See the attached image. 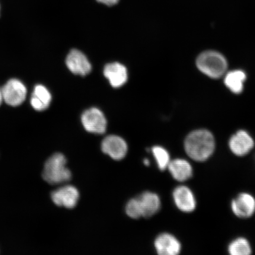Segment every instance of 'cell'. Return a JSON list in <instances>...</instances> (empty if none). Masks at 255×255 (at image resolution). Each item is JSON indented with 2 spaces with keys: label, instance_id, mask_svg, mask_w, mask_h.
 Returning <instances> with one entry per match:
<instances>
[{
  "label": "cell",
  "instance_id": "1",
  "mask_svg": "<svg viewBox=\"0 0 255 255\" xmlns=\"http://www.w3.org/2000/svg\"><path fill=\"white\" fill-rule=\"evenodd\" d=\"M184 149L193 160L199 162L206 161L215 151V136L206 129L193 130L185 139Z\"/></svg>",
  "mask_w": 255,
  "mask_h": 255
},
{
  "label": "cell",
  "instance_id": "2",
  "mask_svg": "<svg viewBox=\"0 0 255 255\" xmlns=\"http://www.w3.org/2000/svg\"><path fill=\"white\" fill-rule=\"evenodd\" d=\"M196 65L204 75L213 79L224 75L227 71L228 62L221 53L207 50L200 54L196 60Z\"/></svg>",
  "mask_w": 255,
  "mask_h": 255
},
{
  "label": "cell",
  "instance_id": "3",
  "mask_svg": "<svg viewBox=\"0 0 255 255\" xmlns=\"http://www.w3.org/2000/svg\"><path fill=\"white\" fill-rule=\"evenodd\" d=\"M67 159L61 153H56L47 159L43 168L42 177L47 183L55 185L71 180L72 173L66 167Z\"/></svg>",
  "mask_w": 255,
  "mask_h": 255
},
{
  "label": "cell",
  "instance_id": "4",
  "mask_svg": "<svg viewBox=\"0 0 255 255\" xmlns=\"http://www.w3.org/2000/svg\"><path fill=\"white\" fill-rule=\"evenodd\" d=\"M3 101L9 106L18 107L23 103L27 96V88L20 81L12 79L1 89Z\"/></svg>",
  "mask_w": 255,
  "mask_h": 255
},
{
  "label": "cell",
  "instance_id": "5",
  "mask_svg": "<svg viewBox=\"0 0 255 255\" xmlns=\"http://www.w3.org/2000/svg\"><path fill=\"white\" fill-rule=\"evenodd\" d=\"M255 142L253 136L247 130L240 129L233 134L229 140L231 151L238 157H244L253 150Z\"/></svg>",
  "mask_w": 255,
  "mask_h": 255
},
{
  "label": "cell",
  "instance_id": "6",
  "mask_svg": "<svg viewBox=\"0 0 255 255\" xmlns=\"http://www.w3.org/2000/svg\"><path fill=\"white\" fill-rule=\"evenodd\" d=\"M81 121L83 126L88 132L103 134L106 131L107 121L103 112L92 108L83 113Z\"/></svg>",
  "mask_w": 255,
  "mask_h": 255
},
{
  "label": "cell",
  "instance_id": "7",
  "mask_svg": "<svg viewBox=\"0 0 255 255\" xmlns=\"http://www.w3.org/2000/svg\"><path fill=\"white\" fill-rule=\"evenodd\" d=\"M231 209L234 214L241 219H248L255 213V198L251 194L244 192L239 194L232 200Z\"/></svg>",
  "mask_w": 255,
  "mask_h": 255
},
{
  "label": "cell",
  "instance_id": "8",
  "mask_svg": "<svg viewBox=\"0 0 255 255\" xmlns=\"http://www.w3.org/2000/svg\"><path fill=\"white\" fill-rule=\"evenodd\" d=\"M51 198L56 206L72 209L77 205L79 193L74 186H65L53 191Z\"/></svg>",
  "mask_w": 255,
  "mask_h": 255
},
{
  "label": "cell",
  "instance_id": "9",
  "mask_svg": "<svg viewBox=\"0 0 255 255\" xmlns=\"http://www.w3.org/2000/svg\"><path fill=\"white\" fill-rule=\"evenodd\" d=\"M102 151L115 159L121 160L126 157L128 151L127 143L123 138L111 135L105 138L101 144Z\"/></svg>",
  "mask_w": 255,
  "mask_h": 255
},
{
  "label": "cell",
  "instance_id": "10",
  "mask_svg": "<svg viewBox=\"0 0 255 255\" xmlns=\"http://www.w3.org/2000/svg\"><path fill=\"white\" fill-rule=\"evenodd\" d=\"M67 67L75 75L86 76L91 72L92 66L87 56L81 51L73 49L66 57Z\"/></svg>",
  "mask_w": 255,
  "mask_h": 255
},
{
  "label": "cell",
  "instance_id": "11",
  "mask_svg": "<svg viewBox=\"0 0 255 255\" xmlns=\"http://www.w3.org/2000/svg\"><path fill=\"white\" fill-rule=\"evenodd\" d=\"M173 199L177 208L184 213L193 212L196 208V197L190 188L180 186L175 188Z\"/></svg>",
  "mask_w": 255,
  "mask_h": 255
},
{
  "label": "cell",
  "instance_id": "12",
  "mask_svg": "<svg viewBox=\"0 0 255 255\" xmlns=\"http://www.w3.org/2000/svg\"><path fill=\"white\" fill-rule=\"evenodd\" d=\"M104 74L112 87L120 88L126 84L128 80V71L125 66L122 64L114 62L105 66Z\"/></svg>",
  "mask_w": 255,
  "mask_h": 255
},
{
  "label": "cell",
  "instance_id": "13",
  "mask_svg": "<svg viewBox=\"0 0 255 255\" xmlns=\"http://www.w3.org/2000/svg\"><path fill=\"white\" fill-rule=\"evenodd\" d=\"M155 247L159 255H177L181 250L180 242L168 234L158 236L155 241Z\"/></svg>",
  "mask_w": 255,
  "mask_h": 255
},
{
  "label": "cell",
  "instance_id": "14",
  "mask_svg": "<svg viewBox=\"0 0 255 255\" xmlns=\"http://www.w3.org/2000/svg\"><path fill=\"white\" fill-rule=\"evenodd\" d=\"M167 168L172 176L179 182L189 180L193 175L192 165L186 159L177 158L170 161Z\"/></svg>",
  "mask_w": 255,
  "mask_h": 255
},
{
  "label": "cell",
  "instance_id": "15",
  "mask_svg": "<svg viewBox=\"0 0 255 255\" xmlns=\"http://www.w3.org/2000/svg\"><path fill=\"white\" fill-rule=\"evenodd\" d=\"M137 198L138 199L143 218H151L161 208L160 199L157 194L146 191Z\"/></svg>",
  "mask_w": 255,
  "mask_h": 255
},
{
  "label": "cell",
  "instance_id": "16",
  "mask_svg": "<svg viewBox=\"0 0 255 255\" xmlns=\"http://www.w3.org/2000/svg\"><path fill=\"white\" fill-rule=\"evenodd\" d=\"M247 79L246 73L242 70H235L226 73L224 83L226 87L235 94H240L244 90Z\"/></svg>",
  "mask_w": 255,
  "mask_h": 255
},
{
  "label": "cell",
  "instance_id": "17",
  "mask_svg": "<svg viewBox=\"0 0 255 255\" xmlns=\"http://www.w3.org/2000/svg\"><path fill=\"white\" fill-rule=\"evenodd\" d=\"M228 251L231 255H250L253 250L250 242L247 239L239 237L235 239L229 244Z\"/></svg>",
  "mask_w": 255,
  "mask_h": 255
},
{
  "label": "cell",
  "instance_id": "18",
  "mask_svg": "<svg viewBox=\"0 0 255 255\" xmlns=\"http://www.w3.org/2000/svg\"><path fill=\"white\" fill-rule=\"evenodd\" d=\"M152 152L156 161H157L159 170L164 171L165 169L168 167V165L170 162L169 153L166 149L159 146H154L152 148Z\"/></svg>",
  "mask_w": 255,
  "mask_h": 255
},
{
  "label": "cell",
  "instance_id": "19",
  "mask_svg": "<svg viewBox=\"0 0 255 255\" xmlns=\"http://www.w3.org/2000/svg\"><path fill=\"white\" fill-rule=\"evenodd\" d=\"M32 95L34 96L47 107H49L52 101V95L48 89L43 85H37L34 87V92Z\"/></svg>",
  "mask_w": 255,
  "mask_h": 255
},
{
  "label": "cell",
  "instance_id": "20",
  "mask_svg": "<svg viewBox=\"0 0 255 255\" xmlns=\"http://www.w3.org/2000/svg\"><path fill=\"white\" fill-rule=\"evenodd\" d=\"M126 213L128 216L132 219H139L142 217L141 207L138 198L132 199L129 201L126 206Z\"/></svg>",
  "mask_w": 255,
  "mask_h": 255
},
{
  "label": "cell",
  "instance_id": "21",
  "mask_svg": "<svg viewBox=\"0 0 255 255\" xmlns=\"http://www.w3.org/2000/svg\"><path fill=\"white\" fill-rule=\"evenodd\" d=\"M99 2L108 6L116 5L119 2V0H97Z\"/></svg>",
  "mask_w": 255,
  "mask_h": 255
},
{
  "label": "cell",
  "instance_id": "22",
  "mask_svg": "<svg viewBox=\"0 0 255 255\" xmlns=\"http://www.w3.org/2000/svg\"><path fill=\"white\" fill-rule=\"evenodd\" d=\"M2 101H3V98H2V91H1V89H0V105H1Z\"/></svg>",
  "mask_w": 255,
  "mask_h": 255
},
{
  "label": "cell",
  "instance_id": "23",
  "mask_svg": "<svg viewBox=\"0 0 255 255\" xmlns=\"http://www.w3.org/2000/svg\"><path fill=\"white\" fill-rule=\"evenodd\" d=\"M143 162H144V164L145 165H149V161L148 159H145L144 160H143Z\"/></svg>",
  "mask_w": 255,
  "mask_h": 255
}]
</instances>
